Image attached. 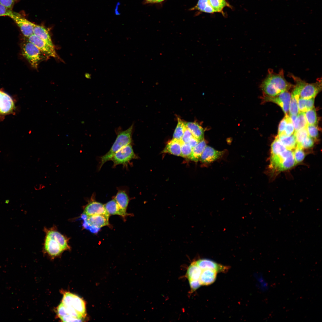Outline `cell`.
Masks as SVG:
<instances>
[{
  "mask_svg": "<svg viewBox=\"0 0 322 322\" xmlns=\"http://www.w3.org/2000/svg\"><path fill=\"white\" fill-rule=\"evenodd\" d=\"M57 312L62 321H80L86 315L85 303L77 295L66 292L57 307Z\"/></svg>",
  "mask_w": 322,
  "mask_h": 322,
  "instance_id": "cell-1",
  "label": "cell"
},
{
  "mask_svg": "<svg viewBox=\"0 0 322 322\" xmlns=\"http://www.w3.org/2000/svg\"><path fill=\"white\" fill-rule=\"evenodd\" d=\"M294 85L286 80L283 69L276 73L272 69H269L260 88L265 95L273 97L288 91Z\"/></svg>",
  "mask_w": 322,
  "mask_h": 322,
  "instance_id": "cell-2",
  "label": "cell"
},
{
  "mask_svg": "<svg viewBox=\"0 0 322 322\" xmlns=\"http://www.w3.org/2000/svg\"><path fill=\"white\" fill-rule=\"evenodd\" d=\"M45 231L44 247L49 255L55 256L70 249L67 239L58 231L52 228L45 229Z\"/></svg>",
  "mask_w": 322,
  "mask_h": 322,
  "instance_id": "cell-3",
  "label": "cell"
},
{
  "mask_svg": "<svg viewBox=\"0 0 322 322\" xmlns=\"http://www.w3.org/2000/svg\"><path fill=\"white\" fill-rule=\"evenodd\" d=\"M133 127V124L127 129L118 134L110 150L100 157L99 170L105 162L111 160V158L116 152L124 146L131 144Z\"/></svg>",
  "mask_w": 322,
  "mask_h": 322,
  "instance_id": "cell-4",
  "label": "cell"
},
{
  "mask_svg": "<svg viewBox=\"0 0 322 322\" xmlns=\"http://www.w3.org/2000/svg\"><path fill=\"white\" fill-rule=\"evenodd\" d=\"M289 75L295 83L294 86L299 92L300 98L309 99L315 97L321 90V78L318 79L314 83H309L292 74H289Z\"/></svg>",
  "mask_w": 322,
  "mask_h": 322,
  "instance_id": "cell-5",
  "label": "cell"
},
{
  "mask_svg": "<svg viewBox=\"0 0 322 322\" xmlns=\"http://www.w3.org/2000/svg\"><path fill=\"white\" fill-rule=\"evenodd\" d=\"M21 52L23 56L35 69H37L40 62L47 57L27 38L22 44Z\"/></svg>",
  "mask_w": 322,
  "mask_h": 322,
  "instance_id": "cell-6",
  "label": "cell"
},
{
  "mask_svg": "<svg viewBox=\"0 0 322 322\" xmlns=\"http://www.w3.org/2000/svg\"><path fill=\"white\" fill-rule=\"evenodd\" d=\"M109 214H97L89 216L82 214L83 226L93 233L98 231L102 227L109 225Z\"/></svg>",
  "mask_w": 322,
  "mask_h": 322,
  "instance_id": "cell-7",
  "label": "cell"
},
{
  "mask_svg": "<svg viewBox=\"0 0 322 322\" xmlns=\"http://www.w3.org/2000/svg\"><path fill=\"white\" fill-rule=\"evenodd\" d=\"M137 158L131 144H129L124 146L116 152L111 160L113 162L114 167H115L118 165H126L131 160Z\"/></svg>",
  "mask_w": 322,
  "mask_h": 322,
  "instance_id": "cell-8",
  "label": "cell"
},
{
  "mask_svg": "<svg viewBox=\"0 0 322 322\" xmlns=\"http://www.w3.org/2000/svg\"><path fill=\"white\" fill-rule=\"evenodd\" d=\"M290 93L286 91L274 96L264 95L263 100L264 102H270L275 103L282 109L285 115L288 114L290 103L291 98Z\"/></svg>",
  "mask_w": 322,
  "mask_h": 322,
  "instance_id": "cell-9",
  "label": "cell"
},
{
  "mask_svg": "<svg viewBox=\"0 0 322 322\" xmlns=\"http://www.w3.org/2000/svg\"><path fill=\"white\" fill-rule=\"evenodd\" d=\"M19 28L23 35L26 38L33 34L35 24L22 17L19 13L13 12L10 17Z\"/></svg>",
  "mask_w": 322,
  "mask_h": 322,
  "instance_id": "cell-10",
  "label": "cell"
},
{
  "mask_svg": "<svg viewBox=\"0 0 322 322\" xmlns=\"http://www.w3.org/2000/svg\"><path fill=\"white\" fill-rule=\"evenodd\" d=\"M26 38L35 45L47 57L54 58L58 57L55 47H51L45 41L35 35L33 34Z\"/></svg>",
  "mask_w": 322,
  "mask_h": 322,
  "instance_id": "cell-11",
  "label": "cell"
},
{
  "mask_svg": "<svg viewBox=\"0 0 322 322\" xmlns=\"http://www.w3.org/2000/svg\"><path fill=\"white\" fill-rule=\"evenodd\" d=\"M93 198H92L86 205L82 214L89 216L97 214H109L105 209L104 205L96 201Z\"/></svg>",
  "mask_w": 322,
  "mask_h": 322,
  "instance_id": "cell-12",
  "label": "cell"
},
{
  "mask_svg": "<svg viewBox=\"0 0 322 322\" xmlns=\"http://www.w3.org/2000/svg\"><path fill=\"white\" fill-rule=\"evenodd\" d=\"M197 265L202 270L210 269L218 272L225 273L229 270V267L219 264L212 260L207 259H200L195 261Z\"/></svg>",
  "mask_w": 322,
  "mask_h": 322,
  "instance_id": "cell-13",
  "label": "cell"
},
{
  "mask_svg": "<svg viewBox=\"0 0 322 322\" xmlns=\"http://www.w3.org/2000/svg\"><path fill=\"white\" fill-rule=\"evenodd\" d=\"M224 153L223 151L217 150L210 146H206L201 155L200 160L203 163H210L219 159Z\"/></svg>",
  "mask_w": 322,
  "mask_h": 322,
  "instance_id": "cell-14",
  "label": "cell"
},
{
  "mask_svg": "<svg viewBox=\"0 0 322 322\" xmlns=\"http://www.w3.org/2000/svg\"><path fill=\"white\" fill-rule=\"evenodd\" d=\"M14 102L7 94L0 90V113L6 114L11 112L14 108Z\"/></svg>",
  "mask_w": 322,
  "mask_h": 322,
  "instance_id": "cell-15",
  "label": "cell"
},
{
  "mask_svg": "<svg viewBox=\"0 0 322 322\" xmlns=\"http://www.w3.org/2000/svg\"><path fill=\"white\" fill-rule=\"evenodd\" d=\"M106 210L110 215H118L125 218L131 214L121 209L113 198L104 205Z\"/></svg>",
  "mask_w": 322,
  "mask_h": 322,
  "instance_id": "cell-16",
  "label": "cell"
},
{
  "mask_svg": "<svg viewBox=\"0 0 322 322\" xmlns=\"http://www.w3.org/2000/svg\"><path fill=\"white\" fill-rule=\"evenodd\" d=\"M217 273L215 270L210 269L202 270L199 278L201 285L207 286L213 283L216 279Z\"/></svg>",
  "mask_w": 322,
  "mask_h": 322,
  "instance_id": "cell-17",
  "label": "cell"
},
{
  "mask_svg": "<svg viewBox=\"0 0 322 322\" xmlns=\"http://www.w3.org/2000/svg\"><path fill=\"white\" fill-rule=\"evenodd\" d=\"M33 33L34 35L45 41L50 46L55 47L49 33L44 27L35 24Z\"/></svg>",
  "mask_w": 322,
  "mask_h": 322,
  "instance_id": "cell-18",
  "label": "cell"
},
{
  "mask_svg": "<svg viewBox=\"0 0 322 322\" xmlns=\"http://www.w3.org/2000/svg\"><path fill=\"white\" fill-rule=\"evenodd\" d=\"M162 152L180 156L181 144L180 140L173 138L168 143Z\"/></svg>",
  "mask_w": 322,
  "mask_h": 322,
  "instance_id": "cell-19",
  "label": "cell"
},
{
  "mask_svg": "<svg viewBox=\"0 0 322 322\" xmlns=\"http://www.w3.org/2000/svg\"><path fill=\"white\" fill-rule=\"evenodd\" d=\"M186 126L193 136L199 141L204 139V131L203 128L196 122H186Z\"/></svg>",
  "mask_w": 322,
  "mask_h": 322,
  "instance_id": "cell-20",
  "label": "cell"
},
{
  "mask_svg": "<svg viewBox=\"0 0 322 322\" xmlns=\"http://www.w3.org/2000/svg\"><path fill=\"white\" fill-rule=\"evenodd\" d=\"M114 199L119 207L123 210L126 211L129 199L126 191L123 190H118Z\"/></svg>",
  "mask_w": 322,
  "mask_h": 322,
  "instance_id": "cell-21",
  "label": "cell"
},
{
  "mask_svg": "<svg viewBox=\"0 0 322 322\" xmlns=\"http://www.w3.org/2000/svg\"><path fill=\"white\" fill-rule=\"evenodd\" d=\"M206 146V141L204 139L200 141L193 149L189 159L196 162L200 160L201 155Z\"/></svg>",
  "mask_w": 322,
  "mask_h": 322,
  "instance_id": "cell-22",
  "label": "cell"
},
{
  "mask_svg": "<svg viewBox=\"0 0 322 322\" xmlns=\"http://www.w3.org/2000/svg\"><path fill=\"white\" fill-rule=\"evenodd\" d=\"M202 270L196 264L193 262L188 267L186 273V276L188 280L199 279Z\"/></svg>",
  "mask_w": 322,
  "mask_h": 322,
  "instance_id": "cell-23",
  "label": "cell"
},
{
  "mask_svg": "<svg viewBox=\"0 0 322 322\" xmlns=\"http://www.w3.org/2000/svg\"><path fill=\"white\" fill-rule=\"evenodd\" d=\"M277 136L280 141L287 149L292 150L296 147L297 142L294 134L290 136Z\"/></svg>",
  "mask_w": 322,
  "mask_h": 322,
  "instance_id": "cell-24",
  "label": "cell"
},
{
  "mask_svg": "<svg viewBox=\"0 0 322 322\" xmlns=\"http://www.w3.org/2000/svg\"><path fill=\"white\" fill-rule=\"evenodd\" d=\"M315 98L304 99L299 97L298 100L299 112H304L314 107Z\"/></svg>",
  "mask_w": 322,
  "mask_h": 322,
  "instance_id": "cell-25",
  "label": "cell"
},
{
  "mask_svg": "<svg viewBox=\"0 0 322 322\" xmlns=\"http://www.w3.org/2000/svg\"><path fill=\"white\" fill-rule=\"evenodd\" d=\"M293 124L294 127L295 131L306 127L308 124L304 115V112H299L298 113Z\"/></svg>",
  "mask_w": 322,
  "mask_h": 322,
  "instance_id": "cell-26",
  "label": "cell"
},
{
  "mask_svg": "<svg viewBox=\"0 0 322 322\" xmlns=\"http://www.w3.org/2000/svg\"><path fill=\"white\" fill-rule=\"evenodd\" d=\"M178 123L174 130L173 138L180 140L186 127V122L179 117L177 118Z\"/></svg>",
  "mask_w": 322,
  "mask_h": 322,
  "instance_id": "cell-27",
  "label": "cell"
},
{
  "mask_svg": "<svg viewBox=\"0 0 322 322\" xmlns=\"http://www.w3.org/2000/svg\"><path fill=\"white\" fill-rule=\"evenodd\" d=\"M287 149L286 147L280 141L278 136H277L271 145V155L278 154Z\"/></svg>",
  "mask_w": 322,
  "mask_h": 322,
  "instance_id": "cell-28",
  "label": "cell"
},
{
  "mask_svg": "<svg viewBox=\"0 0 322 322\" xmlns=\"http://www.w3.org/2000/svg\"><path fill=\"white\" fill-rule=\"evenodd\" d=\"M304 114L308 125H317V117L314 107L304 112Z\"/></svg>",
  "mask_w": 322,
  "mask_h": 322,
  "instance_id": "cell-29",
  "label": "cell"
},
{
  "mask_svg": "<svg viewBox=\"0 0 322 322\" xmlns=\"http://www.w3.org/2000/svg\"><path fill=\"white\" fill-rule=\"evenodd\" d=\"M209 3L214 12H221L225 7L229 6L225 0H208Z\"/></svg>",
  "mask_w": 322,
  "mask_h": 322,
  "instance_id": "cell-30",
  "label": "cell"
},
{
  "mask_svg": "<svg viewBox=\"0 0 322 322\" xmlns=\"http://www.w3.org/2000/svg\"><path fill=\"white\" fill-rule=\"evenodd\" d=\"M294 134L296 138L297 145H299L309 136L306 128L295 131Z\"/></svg>",
  "mask_w": 322,
  "mask_h": 322,
  "instance_id": "cell-31",
  "label": "cell"
},
{
  "mask_svg": "<svg viewBox=\"0 0 322 322\" xmlns=\"http://www.w3.org/2000/svg\"><path fill=\"white\" fill-rule=\"evenodd\" d=\"M298 100L295 97L291 96L289 107V115H297L299 113Z\"/></svg>",
  "mask_w": 322,
  "mask_h": 322,
  "instance_id": "cell-32",
  "label": "cell"
},
{
  "mask_svg": "<svg viewBox=\"0 0 322 322\" xmlns=\"http://www.w3.org/2000/svg\"><path fill=\"white\" fill-rule=\"evenodd\" d=\"M181 144V153L180 156L182 157L186 158H189L191 154L193 148L188 144L185 143L181 141L180 140Z\"/></svg>",
  "mask_w": 322,
  "mask_h": 322,
  "instance_id": "cell-33",
  "label": "cell"
},
{
  "mask_svg": "<svg viewBox=\"0 0 322 322\" xmlns=\"http://www.w3.org/2000/svg\"><path fill=\"white\" fill-rule=\"evenodd\" d=\"M293 152V155L296 164L302 162L305 157V154L303 149L296 146Z\"/></svg>",
  "mask_w": 322,
  "mask_h": 322,
  "instance_id": "cell-34",
  "label": "cell"
},
{
  "mask_svg": "<svg viewBox=\"0 0 322 322\" xmlns=\"http://www.w3.org/2000/svg\"><path fill=\"white\" fill-rule=\"evenodd\" d=\"M294 131L295 129L294 125L291 121L289 115L287 117V123L284 133L281 135L290 136L293 134Z\"/></svg>",
  "mask_w": 322,
  "mask_h": 322,
  "instance_id": "cell-35",
  "label": "cell"
},
{
  "mask_svg": "<svg viewBox=\"0 0 322 322\" xmlns=\"http://www.w3.org/2000/svg\"><path fill=\"white\" fill-rule=\"evenodd\" d=\"M309 136L313 139L316 138L318 135L317 125H309L306 126Z\"/></svg>",
  "mask_w": 322,
  "mask_h": 322,
  "instance_id": "cell-36",
  "label": "cell"
},
{
  "mask_svg": "<svg viewBox=\"0 0 322 322\" xmlns=\"http://www.w3.org/2000/svg\"><path fill=\"white\" fill-rule=\"evenodd\" d=\"M313 139L308 136L299 145L296 146L301 148H307L312 147L314 145Z\"/></svg>",
  "mask_w": 322,
  "mask_h": 322,
  "instance_id": "cell-37",
  "label": "cell"
},
{
  "mask_svg": "<svg viewBox=\"0 0 322 322\" xmlns=\"http://www.w3.org/2000/svg\"><path fill=\"white\" fill-rule=\"evenodd\" d=\"M209 5L208 0H199L196 5L192 9L204 12L205 9Z\"/></svg>",
  "mask_w": 322,
  "mask_h": 322,
  "instance_id": "cell-38",
  "label": "cell"
},
{
  "mask_svg": "<svg viewBox=\"0 0 322 322\" xmlns=\"http://www.w3.org/2000/svg\"><path fill=\"white\" fill-rule=\"evenodd\" d=\"M288 114L285 115L284 117L280 121L278 126V136L282 135L284 132L287 123Z\"/></svg>",
  "mask_w": 322,
  "mask_h": 322,
  "instance_id": "cell-39",
  "label": "cell"
},
{
  "mask_svg": "<svg viewBox=\"0 0 322 322\" xmlns=\"http://www.w3.org/2000/svg\"><path fill=\"white\" fill-rule=\"evenodd\" d=\"M192 136L191 133L186 126L180 140L183 143H188Z\"/></svg>",
  "mask_w": 322,
  "mask_h": 322,
  "instance_id": "cell-40",
  "label": "cell"
},
{
  "mask_svg": "<svg viewBox=\"0 0 322 322\" xmlns=\"http://www.w3.org/2000/svg\"><path fill=\"white\" fill-rule=\"evenodd\" d=\"M13 12L8 9L0 3V16H8L10 17Z\"/></svg>",
  "mask_w": 322,
  "mask_h": 322,
  "instance_id": "cell-41",
  "label": "cell"
},
{
  "mask_svg": "<svg viewBox=\"0 0 322 322\" xmlns=\"http://www.w3.org/2000/svg\"><path fill=\"white\" fill-rule=\"evenodd\" d=\"M16 0H0V3L8 9L12 10Z\"/></svg>",
  "mask_w": 322,
  "mask_h": 322,
  "instance_id": "cell-42",
  "label": "cell"
},
{
  "mask_svg": "<svg viewBox=\"0 0 322 322\" xmlns=\"http://www.w3.org/2000/svg\"><path fill=\"white\" fill-rule=\"evenodd\" d=\"M189 281L192 292L195 291L201 285L199 279L190 280Z\"/></svg>",
  "mask_w": 322,
  "mask_h": 322,
  "instance_id": "cell-43",
  "label": "cell"
},
{
  "mask_svg": "<svg viewBox=\"0 0 322 322\" xmlns=\"http://www.w3.org/2000/svg\"><path fill=\"white\" fill-rule=\"evenodd\" d=\"M199 141L197 139L192 136L188 143L193 149L198 144Z\"/></svg>",
  "mask_w": 322,
  "mask_h": 322,
  "instance_id": "cell-44",
  "label": "cell"
},
{
  "mask_svg": "<svg viewBox=\"0 0 322 322\" xmlns=\"http://www.w3.org/2000/svg\"><path fill=\"white\" fill-rule=\"evenodd\" d=\"M148 3H156L155 0H146Z\"/></svg>",
  "mask_w": 322,
  "mask_h": 322,
  "instance_id": "cell-45",
  "label": "cell"
},
{
  "mask_svg": "<svg viewBox=\"0 0 322 322\" xmlns=\"http://www.w3.org/2000/svg\"><path fill=\"white\" fill-rule=\"evenodd\" d=\"M164 0H155L156 3L160 2Z\"/></svg>",
  "mask_w": 322,
  "mask_h": 322,
  "instance_id": "cell-46",
  "label": "cell"
}]
</instances>
